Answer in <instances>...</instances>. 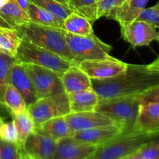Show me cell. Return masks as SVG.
Segmentation results:
<instances>
[{
  "mask_svg": "<svg viewBox=\"0 0 159 159\" xmlns=\"http://www.w3.org/2000/svg\"><path fill=\"white\" fill-rule=\"evenodd\" d=\"M27 15L30 18V21L37 24L61 29H62L63 26V21L58 20L49 12L32 2L30 3L28 6Z\"/></svg>",
  "mask_w": 159,
  "mask_h": 159,
  "instance_id": "obj_24",
  "label": "cell"
},
{
  "mask_svg": "<svg viewBox=\"0 0 159 159\" xmlns=\"http://www.w3.org/2000/svg\"><path fill=\"white\" fill-rule=\"evenodd\" d=\"M120 28L124 40L134 48L147 46L155 40H159L158 29L144 22L134 20L122 25Z\"/></svg>",
  "mask_w": 159,
  "mask_h": 159,
  "instance_id": "obj_11",
  "label": "cell"
},
{
  "mask_svg": "<svg viewBox=\"0 0 159 159\" xmlns=\"http://www.w3.org/2000/svg\"><path fill=\"white\" fill-rule=\"evenodd\" d=\"M91 82L99 99L141 94L159 85V58L148 65L128 64L125 71L115 77Z\"/></svg>",
  "mask_w": 159,
  "mask_h": 159,
  "instance_id": "obj_1",
  "label": "cell"
},
{
  "mask_svg": "<svg viewBox=\"0 0 159 159\" xmlns=\"http://www.w3.org/2000/svg\"><path fill=\"white\" fill-rule=\"evenodd\" d=\"M119 6V0H98L96 2V19L107 17Z\"/></svg>",
  "mask_w": 159,
  "mask_h": 159,
  "instance_id": "obj_33",
  "label": "cell"
},
{
  "mask_svg": "<svg viewBox=\"0 0 159 159\" xmlns=\"http://www.w3.org/2000/svg\"><path fill=\"white\" fill-rule=\"evenodd\" d=\"M125 1L126 0H119V6H118V7H119L120 6H121V5H122Z\"/></svg>",
  "mask_w": 159,
  "mask_h": 159,
  "instance_id": "obj_40",
  "label": "cell"
},
{
  "mask_svg": "<svg viewBox=\"0 0 159 159\" xmlns=\"http://www.w3.org/2000/svg\"><path fill=\"white\" fill-rule=\"evenodd\" d=\"M128 64L113 57L104 59L85 60L79 66L90 79L102 80L115 77L124 72Z\"/></svg>",
  "mask_w": 159,
  "mask_h": 159,
  "instance_id": "obj_9",
  "label": "cell"
},
{
  "mask_svg": "<svg viewBox=\"0 0 159 159\" xmlns=\"http://www.w3.org/2000/svg\"><path fill=\"white\" fill-rule=\"evenodd\" d=\"M22 40L16 29L0 27V51L5 54L15 58Z\"/></svg>",
  "mask_w": 159,
  "mask_h": 159,
  "instance_id": "obj_23",
  "label": "cell"
},
{
  "mask_svg": "<svg viewBox=\"0 0 159 159\" xmlns=\"http://www.w3.org/2000/svg\"><path fill=\"white\" fill-rule=\"evenodd\" d=\"M65 119L73 132L104 126H117L111 118L96 110L70 113L65 115Z\"/></svg>",
  "mask_w": 159,
  "mask_h": 159,
  "instance_id": "obj_14",
  "label": "cell"
},
{
  "mask_svg": "<svg viewBox=\"0 0 159 159\" xmlns=\"http://www.w3.org/2000/svg\"><path fill=\"white\" fill-rule=\"evenodd\" d=\"M96 147L73 137H65L56 141L54 159H87L94 152Z\"/></svg>",
  "mask_w": 159,
  "mask_h": 159,
  "instance_id": "obj_12",
  "label": "cell"
},
{
  "mask_svg": "<svg viewBox=\"0 0 159 159\" xmlns=\"http://www.w3.org/2000/svg\"><path fill=\"white\" fill-rule=\"evenodd\" d=\"M61 79L67 94L92 88L91 79L77 65H71L61 75Z\"/></svg>",
  "mask_w": 159,
  "mask_h": 159,
  "instance_id": "obj_17",
  "label": "cell"
},
{
  "mask_svg": "<svg viewBox=\"0 0 159 159\" xmlns=\"http://www.w3.org/2000/svg\"><path fill=\"white\" fill-rule=\"evenodd\" d=\"M137 21L144 22L153 26L156 29L159 27V3L149 8H144L137 16Z\"/></svg>",
  "mask_w": 159,
  "mask_h": 159,
  "instance_id": "obj_31",
  "label": "cell"
},
{
  "mask_svg": "<svg viewBox=\"0 0 159 159\" xmlns=\"http://www.w3.org/2000/svg\"><path fill=\"white\" fill-rule=\"evenodd\" d=\"M29 22L27 13L18 6L15 0H9L0 8V27L16 29Z\"/></svg>",
  "mask_w": 159,
  "mask_h": 159,
  "instance_id": "obj_18",
  "label": "cell"
},
{
  "mask_svg": "<svg viewBox=\"0 0 159 159\" xmlns=\"http://www.w3.org/2000/svg\"><path fill=\"white\" fill-rule=\"evenodd\" d=\"M62 29L73 34L86 36L94 34L92 23L85 17L71 12L63 20Z\"/></svg>",
  "mask_w": 159,
  "mask_h": 159,
  "instance_id": "obj_22",
  "label": "cell"
},
{
  "mask_svg": "<svg viewBox=\"0 0 159 159\" xmlns=\"http://www.w3.org/2000/svg\"><path fill=\"white\" fill-rule=\"evenodd\" d=\"M27 110L34 121V128L48 120L71 113L66 93L40 98L27 107Z\"/></svg>",
  "mask_w": 159,
  "mask_h": 159,
  "instance_id": "obj_7",
  "label": "cell"
},
{
  "mask_svg": "<svg viewBox=\"0 0 159 159\" xmlns=\"http://www.w3.org/2000/svg\"><path fill=\"white\" fill-rule=\"evenodd\" d=\"M15 1L18 4V6L27 13V9L30 1V0H15Z\"/></svg>",
  "mask_w": 159,
  "mask_h": 159,
  "instance_id": "obj_35",
  "label": "cell"
},
{
  "mask_svg": "<svg viewBox=\"0 0 159 159\" xmlns=\"http://www.w3.org/2000/svg\"><path fill=\"white\" fill-rule=\"evenodd\" d=\"M16 30L23 40L48 50L78 65L75 57L65 41L61 28L43 26L30 21L26 24L18 26Z\"/></svg>",
  "mask_w": 159,
  "mask_h": 159,
  "instance_id": "obj_2",
  "label": "cell"
},
{
  "mask_svg": "<svg viewBox=\"0 0 159 159\" xmlns=\"http://www.w3.org/2000/svg\"><path fill=\"white\" fill-rule=\"evenodd\" d=\"M149 0H126L121 6L110 12L107 18L114 20L120 26L134 21L142 9L145 8Z\"/></svg>",
  "mask_w": 159,
  "mask_h": 159,
  "instance_id": "obj_19",
  "label": "cell"
},
{
  "mask_svg": "<svg viewBox=\"0 0 159 159\" xmlns=\"http://www.w3.org/2000/svg\"><path fill=\"white\" fill-rule=\"evenodd\" d=\"M143 159H159V143L158 138L144 143L138 150Z\"/></svg>",
  "mask_w": 159,
  "mask_h": 159,
  "instance_id": "obj_32",
  "label": "cell"
},
{
  "mask_svg": "<svg viewBox=\"0 0 159 159\" xmlns=\"http://www.w3.org/2000/svg\"><path fill=\"white\" fill-rule=\"evenodd\" d=\"M9 1V0H0V8L2 7V6H4L5 4H6Z\"/></svg>",
  "mask_w": 159,
  "mask_h": 159,
  "instance_id": "obj_38",
  "label": "cell"
},
{
  "mask_svg": "<svg viewBox=\"0 0 159 159\" xmlns=\"http://www.w3.org/2000/svg\"><path fill=\"white\" fill-rule=\"evenodd\" d=\"M0 138L9 142L18 143L17 131L12 120L4 123L0 127Z\"/></svg>",
  "mask_w": 159,
  "mask_h": 159,
  "instance_id": "obj_34",
  "label": "cell"
},
{
  "mask_svg": "<svg viewBox=\"0 0 159 159\" xmlns=\"http://www.w3.org/2000/svg\"><path fill=\"white\" fill-rule=\"evenodd\" d=\"M158 136L134 131L121 133L110 141L98 145L87 159H121L137 152L144 143Z\"/></svg>",
  "mask_w": 159,
  "mask_h": 159,
  "instance_id": "obj_4",
  "label": "cell"
},
{
  "mask_svg": "<svg viewBox=\"0 0 159 159\" xmlns=\"http://www.w3.org/2000/svg\"><path fill=\"white\" fill-rule=\"evenodd\" d=\"M3 99L4 107L10 112L11 114L21 113L27 109L20 93L11 84H8Z\"/></svg>",
  "mask_w": 159,
  "mask_h": 159,
  "instance_id": "obj_26",
  "label": "cell"
},
{
  "mask_svg": "<svg viewBox=\"0 0 159 159\" xmlns=\"http://www.w3.org/2000/svg\"><path fill=\"white\" fill-rule=\"evenodd\" d=\"M21 159H34V158H30V157L26 156V155H23V156H22Z\"/></svg>",
  "mask_w": 159,
  "mask_h": 159,
  "instance_id": "obj_39",
  "label": "cell"
},
{
  "mask_svg": "<svg viewBox=\"0 0 159 159\" xmlns=\"http://www.w3.org/2000/svg\"><path fill=\"white\" fill-rule=\"evenodd\" d=\"M9 84L20 93L26 108L39 99L32 81L23 64L15 61L12 65L9 75Z\"/></svg>",
  "mask_w": 159,
  "mask_h": 159,
  "instance_id": "obj_15",
  "label": "cell"
},
{
  "mask_svg": "<svg viewBox=\"0 0 159 159\" xmlns=\"http://www.w3.org/2000/svg\"><path fill=\"white\" fill-rule=\"evenodd\" d=\"M64 37L77 64L85 60L104 59L112 57V47L98 38L94 34L82 36L73 34L62 29Z\"/></svg>",
  "mask_w": 159,
  "mask_h": 159,
  "instance_id": "obj_6",
  "label": "cell"
},
{
  "mask_svg": "<svg viewBox=\"0 0 159 159\" xmlns=\"http://www.w3.org/2000/svg\"><path fill=\"white\" fill-rule=\"evenodd\" d=\"M22 147L18 143L9 142L0 138V159H21Z\"/></svg>",
  "mask_w": 159,
  "mask_h": 159,
  "instance_id": "obj_30",
  "label": "cell"
},
{
  "mask_svg": "<svg viewBox=\"0 0 159 159\" xmlns=\"http://www.w3.org/2000/svg\"><path fill=\"white\" fill-rule=\"evenodd\" d=\"M39 99L65 93L61 75L55 71L31 64H23Z\"/></svg>",
  "mask_w": 159,
  "mask_h": 159,
  "instance_id": "obj_8",
  "label": "cell"
},
{
  "mask_svg": "<svg viewBox=\"0 0 159 159\" xmlns=\"http://www.w3.org/2000/svg\"><path fill=\"white\" fill-rule=\"evenodd\" d=\"M55 1L61 3V4L67 5V6H68V2H69V0H55Z\"/></svg>",
  "mask_w": 159,
  "mask_h": 159,
  "instance_id": "obj_37",
  "label": "cell"
},
{
  "mask_svg": "<svg viewBox=\"0 0 159 159\" xmlns=\"http://www.w3.org/2000/svg\"><path fill=\"white\" fill-rule=\"evenodd\" d=\"M30 2L45 9L58 20L63 21L72 11L68 6L61 4L55 0H30Z\"/></svg>",
  "mask_w": 159,
  "mask_h": 159,
  "instance_id": "obj_29",
  "label": "cell"
},
{
  "mask_svg": "<svg viewBox=\"0 0 159 159\" xmlns=\"http://www.w3.org/2000/svg\"><path fill=\"white\" fill-rule=\"evenodd\" d=\"M55 140L34 130L22 144L23 155L34 159H54Z\"/></svg>",
  "mask_w": 159,
  "mask_h": 159,
  "instance_id": "obj_10",
  "label": "cell"
},
{
  "mask_svg": "<svg viewBox=\"0 0 159 159\" xmlns=\"http://www.w3.org/2000/svg\"><path fill=\"white\" fill-rule=\"evenodd\" d=\"M121 159H143V158L141 156V155L138 153V151H137V152H134V153L130 154V155H127V156L124 157V158Z\"/></svg>",
  "mask_w": 159,
  "mask_h": 159,
  "instance_id": "obj_36",
  "label": "cell"
},
{
  "mask_svg": "<svg viewBox=\"0 0 159 159\" xmlns=\"http://www.w3.org/2000/svg\"><path fill=\"white\" fill-rule=\"evenodd\" d=\"M140 105L139 94L99 99L96 111L111 118L122 133L133 131Z\"/></svg>",
  "mask_w": 159,
  "mask_h": 159,
  "instance_id": "obj_3",
  "label": "cell"
},
{
  "mask_svg": "<svg viewBox=\"0 0 159 159\" xmlns=\"http://www.w3.org/2000/svg\"><path fill=\"white\" fill-rule=\"evenodd\" d=\"M16 59L0 51V106L4 107V93L8 84H9V75L11 68Z\"/></svg>",
  "mask_w": 159,
  "mask_h": 159,
  "instance_id": "obj_28",
  "label": "cell"
},
{
  "mask_svg": "<svg viewBox=\"0 0 159 159\" xmlns=\"http://www.w3.org/2000/svg\"><path fill=\"white\" fill-rule=\"evenodd\" d=\"M18 137V144H22L28 136L34 130V124L27 109L21 113L11 114Z\"/></svg>",
  "mask_w": 159,
  "mask_h": 159,
  "instance_id": "obj_25",
  "label": "cell"
},
{
  "mask_svg": "<svg viewBox=\"0 0 159 159\" xmlns=\"http://www.w3.org/2000/svg\"><path fill=\"white\" fill-rule=\"evenodd\" d=\"M15 59L19 63L31 64L48 68L60 75L74 65L57 54L25 40H22Z\"/></svg>",
  "mask_w": 159,
  "mask_h": 159,
  "instance_id": "obj_5",
  "label": "cell"
},
{
  "mask_svg": "<svg viewBox=\"0 0 159 159\" xmlns=\"http://www.w3.org/2000/svg\"><path fill=\"white\" fill-rule=\"evenodd\" d=\"M98 0H69L68 7L72 12L86 18L93 24L96 19V2Z\"/></svg>",
  "mask_w": 159,
  "mask_h": 159,
  "instance_id": "obj_27",
  "label": "cell"
},
{
  "mask_svg": "<svg viewBox=\"0 0 159 159\" xmlns=\"http://www.w3.org/2000/svg\"><path fill=\"white\" fill-rule=\"evenodd\" d=\"M34 130L48 135L55 141L65 137H72L74 133L68 125L65 116H57L48 120L36 127Z\"/></svg>",
  "mask_w": 159,
  "mask_h": 159,
  "instance_id": "obj_21",
  "label": "cell"
},
{
  "mask_svg": "<svg viewBox=\"0 0 159 159\" xmlns=\"http://www.w3.org/2000/svg\"><path fill=\"white\" fill-rule=\"evenodd\" d=\"M3 124H4V121H3L2 118L1 116H0V127H1V126Z\"/></svg>",
  "mask_w": 159,
  "mask_h": 159,
  "instance_id": "obj_41",
  "label": "cell"
},
{
  "mask_svg": "<svg viewBox=\"0 0 159 159\" xmlns=\"http://www.w3.org/2000/svg\"><path fill=\"white\" fill-rule=\"evenodd\" d=\"M71 113L95 110L99 103V96L93 88L68 94Z\"/></svg>",
  "mask_w": 159,
  "mask_h": 159,
  "instance_id": "obj_20",
  "label": "cell"
},
{
  "mask_svg": "<svg viewBox=\"0 0 159 159\" xmlns=\"http://www.w3.org/2000/svg\"><path fill=\"white\" fill-rule=\"evenodd\" d=\"M118 126H104L86 130H76L72 137L82 142L94 145H100L121 134Z\"/></svg>",
  "mask_w": 159,
  "mask_h": 159,
  "instance_id": "obj_16",
  "label": "cell"
},
{
  "mask_svg": "<svg viewBox=\"0 0 159 159\" xmlns=\"http://www.w3.org/2000/svg\"><path fill=\"white\" fill-rule=\"evenodd\" d=\"M133 131L158 135L159 102L140 103Z\"/></svg>",
  "mask_w": 159,
  "mask_h": 159,
  "instance_id": "obj_13",
  "label": "cell"
}]
</instances>
